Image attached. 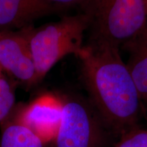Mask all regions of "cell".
<instances>
[{
    "label": "cell",
    "mask_w": 147,
    "mask_h": 147,
    "mask_svg": "<svg viewBox=\"0 0 147 147\" xmlns=\"http://www.w3.org/2000/svg\"><path fill=\"white\" fill-rule=\"evenodd\" d=\"M2 68H1V66H0V78H1V77H3V76H2Z\"/></svg>",
    "instance_id": "4fadbf2b"
},
{
    "label": "cell",
    "mask_w": 147,
    "mask_h": 147,
    "mask_svg": "<svg viewBox=\"0 0 147 147\" xmlns=\"http://www.w3.org/2000/svg\"><path fill=\"white\" fill-rule=\"evenodd\" d=\"M15 102L13 86L5 78H0V123L10 114Z\"/></svg>",
    "instance_id": "30bf717a"
},
{
    "label": "cell",
    "mask_w": 147,
    "mask_h": 147,
    "mask_svg": "<svg viewBox=\"0 0 147 147\" xmlns=\"http://www.w3.org/2000/svg\"><path fill=\"white\" fill-rule=\"evenodd\" d=\"M61 114V99L51 94L42 95L22 109L15 121L25 126L45 144L54 140Z\"/></svg>",
    "instance_id": "8992f818"
},
{
    "label": "cell",
    "mask_w": 147,
    "mask_h": 147,
    "mask_svg": "<svg viewBox=\"0 0 147 147\" xmlns=\"http://www.w3.org/2000/svg\"><path fill=\"white\" fill-rule=\"evenodd\" d=\"M121 48L129 53L126 65L141 100L147 102V25Z\"/></svg>",
    "instance_id": "ba28073f"
},
{
    "label": "cell",
    "mask_w": 147,
    "mask_h": 147,
    "mask_svg": "<svg viewBox=\"0 0 147 147\" xmlns=\"http://www.w3.org/2000/svg\"><path fill=\"white\" fill-rule=\"evenodd\" d=\"M45 144L34 132L15 121L2 130L0 147H45Z\"/></svg>",
    "instance_id": "9c48e42d"
},
{
    "label": "cell",
    "mask_w": 147,
    "mask_h": 147,
    "mask_svg": "<svg viewBox=\"0 0 147 147\" xmlns=\"http://www.w3.org/2000/svg\"><path fill=\"white\" fill-rule=\"evenodd\" d=\"M29 28L20 32L0 31V66L14 78L30 86L38 82Z\"/></svg>",
    "instance_id": "5b68a950"
},
{
    "label": "cell",
    "mask_w": 147,
    "mask_h": 147,
    "mask_svg": "<svg viewBox=\"0 0 147 147\" xmlns=\"http://www.w3.org/2000/svg\"><path fill=\"white\" fill-rule=\"evenodd\" d=\"M61 102V114L55 147L105 146L109 131L89 100L71 94Z\"/></svg>",
    "instance_id": "277c9868"
},
{
    "label": "cell",
    "mask_w": 147,
    "mask_h": 147,
    "mask_svg": "<svg viewBox=\"0 0 147 147\" xmlns=\"http://www.w3.org/2000/svg\"><path fill=\"white\" fill-rule=\"evenodd\" d=\"M58 10L49 0H0V31L26 28Z\"/></svg>",
    "instance_id": "52a82bcc"
},
{
    "label": "cell",
    "mask_w": 147,
    "mask_h": 147,
    "mask_svg": "<svg viewBox=\"0 0 147 147\" xmlns=\"http://www.w3.org/2000/svg\"><path fill=\"white\" fill-rule=\"evenodd\" d=\"M49 1L55 6H56L59 10H60L69 7H80L85 0H49Z\"/></svg>",
    "instance_id": "7c38bea8"
},
{
    "label": "cell",
    "mask_w": 147,
    "mask_h": 147,
    "mask_svg": "<svg viewBox=\"0 0 147 147\" xmlns=\"http://www.w3.org/2000/svg\"><path fill=\"white\" fill-rule=\"evenodd\" d=\"M78 58L89 102L108 131L122 137L138 128L142 101L119 49L87 42Z\"/></svg>",
    "instance_id": "6da1fadb"
},
{
    "label": "cell",
    "mask_w": 147,
    "mask_h": 147,
    "mask_svg": "<svg viewBox=\"0 0 147 147\" xmlns=\"http://www.w3.org/2000/svg\"><path fill=\"white\" fill-rule=\"evenodd\" d=\"M88 19L80 12L38 29L29 28V41L36 71L37 82L45 78L59 61L69 55L77 57L84 49Z\"/></svg>",
    "instance_id": "3957f363"
},
{
    "label": "cell",
    "mask_w": 147,
    "mask_h": 147,
    "mask_svg": "<svg viewBox=\"0 0 147 147\" xmlns=\"http://www.w3.org/2000/svg\"><path fill=\"white\" fill-rule=\"evenodd\" d=\"M80 8L88 19V42L120 49L147 25V0H85Z\"/></svg>",
    "instance_id": "7a4b0ae2"
},
{
    "label": "cell",
    "mask_w": 147,
    "mask_h": 147,
    "mask_svg": "<svg viewBox=\"0 0 147 147\" xmlns=\"http://www.w3.org/2000/svg\"><path fill=\"white\" fill-rule=\"evenodd\" d=\"M116 147H147V130L138 127L121 137Z\"/></svg>",
    "instance_id": "8fae6325"
}]
</instances>
